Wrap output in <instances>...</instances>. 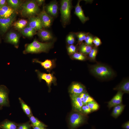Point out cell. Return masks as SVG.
Listing matches in <instances>:
<instances>
[{"label": "cell", "mask_w": 129, "mask_h": 129, "mask_svg": "<svg viewBox=\"0 0 129 129\" xmlns=\"http://www.w3.org/2000/svg\"><path fill=\"white\" fill-rule=\"evenodd\" d=\"M53 43L52 42L41 43L35 39L32 42L26 45L23 53L26 54L47 52L52 47Z\"/></svg>", "instance_id": "cell-1"}, {"label": "cell", "mask_w": 129, "mask_h": 129, "mask_svg": "<svg viewBox=\"0 0 129 129\" xmlns=\"http://www.w3.org/2000/svg\"><path fill=\"white\" fill-rule=\"evenodd\" d=\"M21 9L22 16L29 18L35 16L40 11L39 6L34 0H28L22 3Z\"/></svg>", "instance_id": "cell-2"}, {"label": "cell", "mask_w": 129, "mask_h": 129, "mask_svg": "<svg viewBox=\"0 0 129 129\" xmlns=\"http://www.w3.org/2000/svg\"><path fill=\"white\" fill-rule=\"evenodd\" d=\"M90 71L94 75L103 79H109L114 74L113 71L110 68L101 64H97L92 66Z\"/></svg>", "instance_id": "cell-3"}, {"label": "cell", "mask_w": 129, "mask_h": 129, "mask_svg": "<svg viewBox=\"0 0 129 129\" xmlns=\"http://www.w3.org/2000/svg\"><path fill=\"white\" fill-rule=\"evenodd\" d=\"M72 7L71 0H63L61 1L60 11L62 22L64 25H66L69 21Z\"/></svg>", "instance_id": "cell-4"}, {"label": "cell", "mask_w": 129, "mask_h": 129, "mask_svg": "<svg viewBox=\"0 0 129 129\" xmlns=\"http://www.w3.org/2000/svg\"><path fill=\"white\" fill-rule=\"evenodd\" d=\"M85 116L81 112L78 111L72 113L70 116L69 124L71 129H75L78 127L85 122Z\"/></svg>", "instance_id": "cell-5"}, {"label": "cell", "mask_w": 129, "mask_h": 129, "mask_svg": "<svg viewBox=\"0 0 129 129\" xmlns=\"http://www.w3.org/2000/svg\"><path fill=\"white\" fill-rule=\"evenodd\" d=\"M16 17V13L7 18H0V34H4L14 21Z\"/></svg>", "instance_id": "cell-6"}, {"label": "cell", "mask_w": 129, "mask_h": 129, "mask_svg": "<svg viewBox=\"0 0 129 129\" xmlns=\"http://www.w3.org/2000/svg\"><path fill=\"white\" fill-rule=\"evenodd\" d=\"M38 16L41 22L43 28H47L50 27L53 21V18L47 13L44 6Z\"/></svg>", "instance_id": "cell-7"}, {"label": "cell", "mask_w": 129, "mask_h": 129, "mask_svg": "<svg viewBox=\"0 0 129 129\" xmlns=\"http://www.w3.org/2000/svg\"><path fill=\"white\" fill-rule=\"evenodd\" d=\"M35 71L37 74L39 80H44L49 87L52 83H55L56 82V79L53 73L47 74L41 72L38 70H36Z\"/></svg>", "instance_id": "cell-8"}, {"label": "cell", "mask_w": 129, "mask_h": 129, "mask_svg": "<svg viewBox=\"0 0 129 129\" xmlns=\"http://www.w3.org/2000/svg\"><path fill=\"white\" fill-rule=\"evenodd\" d=\"M27 26L37 31L43 29V26L40 19L38 16L29 18Z\"/></svg>", "instance_id": "cell-9"}, {"label": "cell", "mask_w": 129, "mask_h": 129, "mask_svg": "<svg viewBox=\"0 0 129 129\" xmlns=\"http://www.w3.org/2000/svg\"><path fill=\"white\" fill-rule=\"evenodd\" d=\"M81 0H78L76 5L75 7L74 13L77 16L82 23H84L89 20L88 17L85 16L81 6L80 5Z\"/></svg>", "instance_id": "cell-10"}, {"label": "cell", "mask_w": 129, "mask_h": 129, "mask_svg": "<svg viewBox=\"0 0 129 129\" xmlns=\"http://www.w3.org/2000/svg\"><path fill=\"white\" fill-rule=\"evenodd\" d=\"M19 35L15 32H10L7 34L5 38L6 42L13 44L16 48L18 47L19 39Z\"/></svg>", "instance_id": "cell-11"}, {"label": "cell", "mask_w": 129, "mask_h": 129, "mask_svg": "<svg viewBox=\"0 0 129 129\" xmlns=\"http://www.w3.org/2000/svg\"><path fill=\"white\" fill-rule=\"evenodd\" d=\"M8 103V93L5 86L0 85V106H5Z\"/></svg>", "instance_id": "cell-12"}, {"label": "cell", "mask_w": 129, "mask_h": 129, "mask_svg": "<svg viewBox=\"0 0 129 129\" xmlns=\"http://www.w3.org/2000/svg\"><path fill=\"white\" fill-rule=\"evenodd\" d=\"M71 98L72 105L74 109L76 111L81 112V108L83 104L79 95L71 94Z\"/></svg>", "instance_id": "cell-13"}, {"label": "cell", "mask_w": 129, "mask_h": 129, "mask_svg": "<svg viewBox=\"0 0 129 129\" xmlns=\"http://www.w3.org/2000/svg\"><path fill=\"white\" fill-rule=\"evenodd\" d=\"M124 93L122 91H118L116 94L108 102V106L109 108L121 103Z\"/></svg>", "instance_id": "cell-14"}, {"label": "cell", "mask_w": 129, "mask_h": 129, "mask_svg": "<svg viewBox=\"0 0 129 129\" xmlns=\"http://www.w3.org/2000/svg\"><path fill=\"white\" fill-rule=\"evenodd\" d=\"M85 90V88L83 85L78 83H75L71 85L70 91L71 94L79 95L86 92Z\"/></svg>", "instance_id": "cell-15"}, {"label": "cell", "mask_w": 129, "mask_h": 129, "mask_svg": "<svg viewBox=\"0 0 129 129\" xmlns=\"http://www.w3.org/2000/svg\"><path fill=\"white\" fill-rule=\"evenodd\" d=\"M15 11L8 5L0 8V18H7L15 13Z\"/></svg>", "instance_id": "cell-16"}, {"label": "cell", "mask_w": 129, "mask_h": 129, "mask_svg": "<svg viewBox=\"0 0 129 129\" xmlns=\"http://www.w3.org/2000/svg\"><path fill=\"white\" fill-rule=\"evenodd\" d=\"M32 61L34 62L39 63L43 68L49 72H50L55 66L54 62L53 60L46 59L43 62H42L35 59H33Z\"/></svg>", "instance_id": "cell-17"}, {"label": "cell", "mask_w": 129, "mask_h": 129, "mask_svg": "<svg viewBox=\"0 0 129 129\" xmlns=\"http://www.w3.org/2000/svg\"><path fill=\"white\" fill-rule=\"evenodd\" d=\"M46 12L50 15L55 16L58 14V6L56 1L51 2L46 7Z\"/></svg>", "instance_id": "cell-18"}, {"label": "cell", "mask_w": 129, "mask_h": 129, "mask_svg": "<svg viewBox=\"0 0 129 129\" xmlns=\"http://www.w3.org/2000/svg\"><path fill=\"white\" fill-rule=\"evenodd\" d=\"M37 33L40 38L43 41L51 40L53 38V35L50 32L44 29H42L38 31Z\"/></svg>", "instance_id": "cell-19"}, {"label": "cell", "mask_w": 129, "mask_h": 129, "mask_svg": "<svg viewBox=\"0 0 129 129\" xmlns=\"http://www.w3.org/2000/svg\"><path fill=\"white\" fill-rule=\"evenodd\" d=\"M114 90L121 91L124 93H129V81L127 80L122 82L114 89Z\"/></svg>", "instance_id": "cell-20"}, {"label": "cell", "mask_w": 129, "mask_h": 129, "mask_svg": "<svg viewBox=\"0 0 129 129\" xmlns=\"http://www.w3.org/2000/svg\"><path fill=\"white\" fill-rule=\"evenodd\" d=\"M37 31L28 26H27L20 31L24 36L29 37H32L37 33Z\"/></svg>", "instance_id": "cell-21"}, {"label": "cell", "mask_w": 129, "mask_h": 129, "mask_svg": "<svg viewBox=\"0 0 129 129\" xmlns=\"http://www.w3.org/2000/svg\"><path fill=\"white\" fill-rule=\"evenodd\" d=\"M125 106L121 103L114 107L111 115L116 118L124 110Z\"/></svg>", "instance_id": "cell-22"}, {"label": "cell", "mask_w": 129, "mask_h": 129, "mask_svg": "<svg viewBox=\"0 0 129 129\" xmlns=\"http://www.w3.org/2000/svg\"><path fill=\"white\" fill-rule=\"evenodd\" d=\"M28 23L26 20L22 19L14 23L13 26L16 29L21 31L27 25Z\"/></svg>", "instance_id": "cell-23"}, {"label": "cell", "mask_w": 129, "mask_h": 129, "mask_svg": "<svg viewBox=\"0 0 129 129\" xmlns=\"http://www.w3.org/2000/svg\"><path fill=\"white\" fill-rule=\"evenodd\" d=\"M7 4L15 11L21 9L22 4V1L19 0H7Z\"/></svg>", "instance_id": "cell-24"}, {"label": "cell", "mask_w": 129, "mask_h": 129, "mask_svg": "<svg viewBox=\"0 0 129 129\" xmlns=\"http://www.w3.org/2000/svg\"><path fill=\"white\" fill-rule=\"evenodd\" d=\"M80 45L79 51L84 55L89 54L92 48V46L87 45L85 43H82Z\"/></svg>", "instance_id": "cell-25"}, {"label": "cell", "mask_w": 129, "mask_h": 129, "mask_svg": "<svg viewBox=\"0 0 129 129\" xmlns=\"http://www.w3.org/2000/svg\"><path fill=\"white\" fill-rule=\"evenodd\" d=\"M32 126L45 128L47 126L32 115L29 117Z\"/></svg>", "instance_id": "cell-26"}, {"label": "cell", "mask_w": 129, "mask_h": 129, "mask_svg": "<svg viewBox=\"0 0 129 129\" xmlns=\"http://www.w3.org/2000/svg\"><path fill=\"white\" fill-rule=\"evenodd\" d=\"M3 129H17V126L14 123L9 121L3 122L1 126Z\"/></svg>", "instance_id": "cell-27"}, {"label": "cell", "mask_w": 129, "mask_h": 129, "mask_svg": "<svg viewBox=\"0 0 129 129\" xmlns=\"http://www.w3.org/2000/svg\"><path fill=\"white\" fill-rule=\"evenodd\" d=\"M19 99L22 108L26 114L29 117L32 115L31 109L20 98Z\"/></svg>", "instance_id": "cell-28"}, {"label": "cell", "mask_w": 129, "mask_h": 129, "mask_svg": "<svg viewBox=\"0 0 129 129\" xmlns=\"http://www.w3.org/2000/svg\"><path fill=\"white\" fill-rule=\"evenodd\" d=\"M89 33L84 32H79L76 33V35L78 38V44H81L84 40L86 37Z\"/></svg>", "instance_id": "cell-29"}, {"label": "cell", "mask_w": 129, "mask_h": 129, "mask_svg": "<svg viewBox=\"0 0 129 129\" xmlns=\"http://www.w3.org/2000/svg\"><path fill=\"white\" fill-rule=\"evenodd\" d=\"M86 104L91 111H96L99 108L98 104L94 100L88 102Z\"/></svg>", "instance_id": "cell-30"}, {"label": "cell", "mask_w": 129, "mask_h": 129, "mask_svg": "<svg viewBox=\"0 0 129 129\" xmlns=\"http://www.w3.org/2000/svg\"><path fill=\"white\" fill-rule=\"evenodd\" d=\"M98 49L97 47L95 46L92 47L91 51L89 54V56L90 59L92 60H95L97 53Z\"/></svg>", "instance_id": "cell-31"}, {"label": "cell", "mask_w": 129, "mask_h": 129, "mask_svg": "<svg viewBox=\"0 0 129 129\" xmlns=\"http://www.w3.org/2000/svg\"><path fill=\"white\" fill-rule=\"evenodd\" d=\"M72 57L74 59L81 61L84 60L86 59L85 55L80 52H75L73 54Z\"/></svg>", "instance_id": "cell-32"}, {"label": "cell", "mask_w": 129, "mask_h": 129, "mask_svg": "<svg viewBox=\"0 0 129 129\" xmlns=\"http://www.w3.org/2000/svg\"><path fill=\"white\" fill-rule=\"evenodd\" d=\"M66 42L69 44H73L75 42V37L73 33L69 34L67 36L66 38Z\"/></svg>", "instance_id": "cell-33"}, {"label": "cell", "mask_w": 129, "mask_h": 129, "mask_svg": "<svg viewBox=\"0 0 129 129\" xmlns=\"http://www.w3.org/2000/svg\"><path fill=\"white\" fill-rule=\"evenodd\" d=\"M94 37L92 34L89 33L84 40L85 43L87 45L92 46Z\"/></svg>", "instance_id": "cell-34"}, {"label": "cell", "mask_w": 129, "mask_h": 129, "mask_svg": "<svg viewBox=\"0 0 129 129\" xmlns=\"http://www.w3.org/2000/svg\"><path fill=\"white\" fill-rule=\"evenodd\" d=\"M67 50L69 54H73L76 52V47L73 44L70 45L68 47Z\"/></svg>", "instance_id": "cell-35"}, {"label": "cell", "mask_w": 129, "mask_h": 129, "mask_svg": "<svg viewBox=\"0 0 129 129\" xmlns=\"http://www.w3.org/2000/svg\"><path fill=\"white\" fill-rule=\"evenodd\" d=\"M93 43L94 44L95 47H97L102 44V42L99 38L98 37L95 36L94 37Z\"/></svg>", "instance_id": "cell-36"}, {"label": "cell", "mask_w": 129, "mask_h": 129, "mask_svg": "<svg viewBox=\"0 0 129 129\" xmlns=\"http://www.w3.org/2000/svg\"><path fill=\"white\" fill-rule=\"evenodd\" d=\"M91 97L88 93H86L85 98L82 101L83 105L86 104L88 102L94 100Z\"/></svg>", "instance_id": "cell-37"}, {"label": "cell", "mask_w": 129, "mask_h": 129, "mask_svg": "<svg viewBox=\"0 0 129 129\" xmlns=\"http://www.w3.org/2000/svg\"><path fill=\"white\" fill-rule=\"evenodd\" d=\"M18 129H31V126L28 123H26L19 125Z\"/></svg>", "instance_id": "cell-38"}, {"label": "cell", "mask_w": 129, "mask_h": 129, "mask_svg": "<svg viewBox=\"0 0 129 129\" xmlns=\"http://www.w3.org/2000/svg\"><path fill=\"white\" fill-rule=\"evenodd\" d=\"M123 128L125 129H129V121H128L124 124L122 125Z\"/></svg>", "instance_id": "cell-39"}, {"label": "cell", "mask_w": 129, "mask_h": 129, "mask_svg": "<svg viewBox=\"0 0 129 129\" xmlns=\"http://www.w3.org/2000/svg\"><path fill=\"white\" fill-rule=\"evenodd\" d=\"M7 5L6 0H0V8Z\"/></svg>", "instance_id": "cell-40"}, {"label": "cell", "mask_w": 129, "mask_h": 129, "mask_svg": "<svg viewBox=\"0 0 129 129\" xmlns=\"http://www.w3.org/2000/svg\"><path fill=\"white\" fill-rule=\"evenodd\" d=\"M86 93V92H85L82 93L79 95V96L81 100L82 101L85 98Z\"/></svg>", "instance_id": "cell-41"}, {"label": "cell", "mask_w": 129, "mask_h": 129, "mask_svg": "<svg viewBox=\"0 0 129 129\" xmlns=\"http://www.w3.org/2000/svg\"><path fill=\"white\" fill-rule=\"evenodd\" d=\"M82 111H83V112L86 114H88L89 113V112L87 109L85 105H83L81 108Z\"/></svg>", "instance_id": "cell-42"}, {"label": "cell", "mask_w": 129, "mask_h": 129, "mask_svg": "<svg viewBox=\"0 0 129 129\" xmlns=\"http://www.w3.org/2000/svg\"><path fill=\"white\" fill-rule=\"evenodd\" d=\"M36 1L39 6L41 5L45 1L43 0H37Z\"/></svg>", "instance_id": "cell-43"}, {"label": "cell", "mask_w": 129, "mask_h": 129, "mask_svg": "<svg viewBox=\"0 0 129 129\" xmlns=\"http://www.w3.org/2000/svg\"><path fill=\"white\" fill-rule=\"evenodd\" d=\"M33 129H47L45 128L36 126H33Z\"/></svg>", "instance_id": "cell-44"}, {"label": "cell", "mask_w": 129, "mask_h": 129, "mask_svg": "<svg viewBox=\"0 0 129 129\" xmlns=\"http://www.w3.org/2000/svg\"><path fill=\"white\" fill-rule=\"evenodd\" d=\"M0 42H1V39L0 38Z\"/></svg>", "instance_id": "cell-45"}, {"label": "cell", "mask_w": 129, "mask_h": 129, "mask_svg": "<svg viewBox=\"0 0 129 129\" xmlns=\"http://www.w3.org/2000/svg\"><path fill=\"white\" fill-rule=\"evenodd\" d=\"M93 129H95L94 128H93Z\"/></svg>", "instance_id": "cell-46"}, {"label": "cell", "mask_w": 129, "mask_h": 129, "mask_svg": "<svg viewBox=\"0 0 129 129\" xmlns=\"http://www.w3.org/2000/svg\"></svg>", "instance_id": "cell-47"}, {"label": "cell", "mask_w": 129, "mask_h": 129, "mask_svg": "<svg viewBox=\"0 0 129 129\" xmlns=\"http://www.w3.org/2000/svg\"></svg>", "instance_id": "cell-48"}]
</instances>
